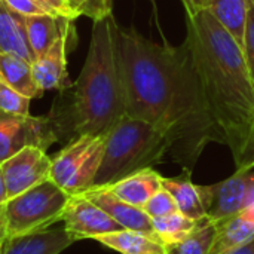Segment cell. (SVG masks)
Returning a JSON list of instances; mask_svg holds the SVG:
<instances>
[{"instance_id":"obj_1","label":"cell","mask_w":254,"mask_h":254,"mask_svg":"<svg viewBox=\"0 0 254 254\" xmlns=\"http://www.w3.org/2000/svg\"><path fill=\"white\" fill-rule=\"evenodd\" d=\"M116 45L127 115L162 131L176 162L192 170L207 144H225L186 42L156 43L118 25Z\"/></svg>"},{"instance_id":"obj_2","label":"cell","mask_w":254,"mask_h":254,"mask_svg":"<svg viewBox=\"0 0 254 254\" xmlns=\"http://www.w3.org/2000/svg\"><path fill=\"white\" fill-rule=\"evenodd\" d=\"M190 49L208 110L237 170L254 168V77L243 46L210 13L186 15Z\"/></svg>"},{"instance_id":"obj_3","label":"cell","mask_w":254,"mask_h":254,"mask_svg":"<svg viewBox=\"0 0 254 254\" xmlns=\"http://www.w3.org/2000/svg\"><path fill=\"white\" fill-rule=\"evenodd\" d=\"M116 28L113 15L94 21L80 74L71 88L61 91L49 113L61 138L106 134L127 115Z\"/></svg>"},{"instance_id":"obj_4","label":"cell","mask_w":254,"mask_h":254,"mask_svg":"<svg viewBox=\"0 0 254 254\" xmlns=\"http://www.w3.org/2000/svg\"><path fill=\"white\" fill-rule=\"evenodd\" d=\"M170 153L167 135L152 124L125 115L107 132L104 155L92 188L112 185L135 171L150 168Z\"/></svg>"},{"instance_id":"obj_5","label":"cell","mask_w":254,"mask_h":254,"mask_svg":"<svg viewBox=\"0 0 254 254\" xmlns=\"http://www.w3.org/2000/svg\"><path fill=\"white\" fill-rule=\"evenodd\" d=\"M68 196L51 179L3 204L7 240L48 231L61 220Z\"/></svg>"},{"instance_id":"obj_6","label":"cell","mask_w":254,"mask_h":254,"mask_svg":"<svg viewBox=\"0 0 254 254\" xmlns=\"http://www.w3.org/2000/svg\"><path fill=\"white\" fill-rule=\"evenodd\" d=\"M106 134L79 135L68 141L54 158L51 180L67 195L91 189L104 155Z\"/></svg>"},{"instance_id":"obj_7","label":"cell","mask_w":254,"mask_h":254,"mask_svg":"<svg viewBox=\"0 0 254 254\" xmlns=\"http://www.w3.org/2000/svg\"><path fill=\"white\" fill-rule=\"evenodd\" d=\"M60 140V132L49 115L31 116L0 112V164L24 147L34 146L46 150Z\"/></svg>"},{"instance_id":"obj_8","label":"cell","mask_w":254,"mask_h":254,"mask_svg":"<svg viewBox=\"0 0 254 254\" xmlns=\"http://www.w3.org/2000/svg\"><path fill=\"white\" fill-rule=\"evenodd\" d=\"M61 220L64 222V231L73 241L95 240L97 237L124 229L83 193L68 196Z\"/></svg>"},{"instance_id":"obj_9","label":"cell","mask_w":254,"mask_h":254,"mask_svg":"<svg viewBox=\"0 0 254 254\" xmlns=\"http://www.w3.org/2000/svg\"><path fill=\"white\" fill-rule=\"evenodd\" d=\"M52 158L46 150L34 146L24 147L4 162L1 170L7 189V196L13 198L51 179Z\"/></svg>"},{"instance_id":"obj_10","label":"cell","mask_w":254,"mask_h":254,"mask_svg":"<svg viewBox=\"0 0 254 254\" xmlns=\"http://www.w3.org/2000/svg\"><path fill=\"white\" fill-rule=\"evenodd\" d=\"M73 40H76V28L74 21H70L49 49L31 64L33 76L43 92L52 89L65 91L71 88L73 83L70 82L67 71V54L73 46Z\"/></svg>"},{"instance_id":"obj_11","label":"cell","mask_w":254,"mask_h":254,"mask_svg":"<svg viewBox=\"0 0 254 254\" xmlns=\"http://www.w3.org/2000/svg\"><path fill=\"white\" fill-rule=\"evenodd\" d=\"M162 188L173 195L180 213L196 220L210 216L214 201V185H195L192 182V170H185L179 177H162Z\"/></svg>"},{"instance_id":"obj_12","label":"cell","mask_w":254,"mask_h":254,"mask_svg":"<svg viewBox=\"0 0 254 254\" xmlns=\"http://www.w3.org/2000/svg\"><path fill=\"white\" fill-rule=\"evenodd\" d=\"M83 195L88 199H91L94 204H97L100 208H103L124 229L156 237L153 231V222L143 208H138L135 205H131L119 199L106 188H91L85 190Z\"/></svg>"},{"instance_id":"obj_13","label":"cell","mask_w":254,"mask_h":254,"mask_svg":"<svg viewBox=\"0 0 254 254\" xmlns=\"http://www.w3.org/2000/svg\"><path fill=\"white\" fill-rule=\"evenodd\" d=\"M101 188L109 189L119 199L138 208H143L147 201L159 189H162V176L150 167L135 171L112 185Z\"/></svg>"},{"instance_id":"obj_14","label":"cell","mask_w":254,"mask_h":254,"mask_svg":"<svg viewBox=\"0 0 254 254\" xmlns=\"http://www.w3.org/2000/svg\"><path fill=\"white\" fill-rule=\"evenodd\" d=\"M250 170H237L226 180L214 185V201L210 210L213 220L228 219L244 208Z\"/></svg>"},{"instance_id":"obj_15","label":"cell","mask_w":254,"mask_h":254,"mask_svg":"<svg viewBox=\"0 0 254 254\" xmlns=\"http://www.w3.org/2000/svg\"><path fill=\"white\" fill-rule=\"evenodd\" d=\"M254 240V216L241 210L240 213L217 220V231L210 254H223L240 249Z\"/></svg>"},{"instance_id":"obj_16","label":"cell","mask_w":254,"mask_h":254,"mask_svg":"<svg viewBox=\"0 0 254 254\" xmlns=\"http://www.w3.org/2000/svg\"><path fill=\"white\" fill-rule=\"evenodd\" d=\"M73 243L64 229L43 231L6 240L1 254H60Z\"/></svg>"},{"instance_id":"obj_17","label":"cell","mask_w":254,"mask_h":254,"mask_svg":"<svg viewBox=\"0 0 254 254\" xmlns=\"http://www.w3.org/2000/svg\"><path fill=\"white\" fill-rule=\"evenodd\" d=\"M0 52L15 54L24 60L34 63L24 16L13 12L3 0H0Z\"/></svg>"},{"instance_id":"obj_18","label":"cell","mask_w":254,"mask_h":254,"mask_svg":"<svg viewBox=\"0 0 254 254\" xmlns=\"http://www.w3.org/2000/svg\"><path fill=\"white\" fill-rule=\"evenodd\" d=\"M0 82L28 97L30 100L39 98L43 94L33 76L31 63L15 54L0 52Z\"/></svg>"},{"instance_id":"obj_19","label":"cell","mask_w":254,"mask_h":254,"mask_svg":"<svg viewBox=\"0 0 254 254\" xmlns=\"http://www.w3.org/2000/svg\"><path fill=\"white\" fill-rule=\"evenodd\" d=\"M94 241L119 254H167L165 244L158 237L129 229L106 234Z\"/></svg>"},{"instance_id":"obj_20","label":"cell","mask_w":254,"mask_h":254,"mask_svg":"<svg viewBox=\"0 0 254 254\" xmlns=\"http://www.w3.org/2000/svg\"><path fill=\"white\" fill-rule=\"evenodd\" d=\"M70 21H74V19L52 16V15L24 16L27 39H28L31 52L36 60L49 49V46L60 37V34L64 31V28L67 27Z\"/></svg>"},{"instance_id":"obj_21","label":"cell","mask_w":254,"mask_h":254,"mask_svg":"<svg viewBox=\"0 0 254 254\" xmlns=\"http://www.w3.org/2000/svg\"><path fill=\"white\" fill-rule=\"evenodd\" d=\"M252 0H211L210 13L234 36L243 46L246 22Z\"/></svg>"},{"instance_id":"obj_22","label":"cell","mask_w":254,"mask_h":254,"mask_svg":"<svg viewBox=\"0 0 254 254\" xmlns=\"http://www.w3.org/2000/svg\"><path fill=\"white\" fill-rule=\"evenodd\" d=\"M208 219H210V216L202 220H196V219H192L180 211H176V213L164 216V217L152 219V222H153V231H155L156 237L167 247V246L177 244V243L183 241L185 238H188L190 234H193L196 229H199Z\"/></svg>"},{"instance_id":"obj_23","label":"cell","mask_w":254,"mask_h":254,"mask_svg":"<svg viewBox=\"0 0 254 254\" xmlns=\"http://www.w3.org/2000/svg\"><path fill=\"white\" fill-rule=\"evenodd\" d=\"M217 231V222L211 217L183 241L167 246V254H210Z\"/></svg>"},{"instance_id":"obj_24","label":"cell","mask_w":254,"mask_h":254,"mask_svg":"<svg viewBox=\"0 0 254 254\" xmlns=\"http://www.w3.org/2000/svg\"><path fill=\"white\" fill-rule=\"evenodd\" d=\"M30 98L0 82V112L7 115H30Z\"/></svg>"},{"instance_id":"obj_25","label":"cell","mask_w":254,"mask_h":254,"mask_svg":"<svg viewBox=\"0 0 254 254\" xmlns=\"http://www.w3.org/2000/svg\"><path fill=\"white\" fill-rule=\"evenodd\" d=\"M77 16H86L92 21H100L112 13L113 0H67Z\"/></svg>"},{"instance_id":"obj_26","label":"cell","mask_w":254,"mask_h":254,"mask_svg":"<svg viewBox=\"0 0 254 254\" xmlns=\"http://www.w3.org/2000/svg\"><path fill=\"white\" fill-rule=\"evenodd\" d=\"M143 210L147 213V216L150 219H156V217H164L168 214H173L176 211H179L176 199L173 198V195L167 190V189H159L149 201L147 204L143 207Z\"/></svg>"},{"instance_id":"obj_27","label":"cell","mask_w":254,"mask_h":254,"mask_svg":"<svg viewBox=\"0 0 254 254\" xmlns=\"http://www.w3.org/2000/svg\"><path fill=\"white\" fill-rule=\"evenodd\" d=\"M243 49H244V55L247 58V64L250 67V71L254 77V0H252L250 7H249Z\"/></svg>"},{"instance_id":"obj_28","label":"cell","mask_w":254,"mask_h":254,"mask_svg":"<svg viewBox=\"0 0 254 254\" xmlns=\"http://www.w3.org/2000/svg\"><path fill=\"white\" fill-rule=\"evenodd\" d=\"M13 12L22 16H34V15H51L42 4L36 0H3ZM54 16V15H52Z\"/></svg>"},{"instance_id":"obj_29","label":"cell","mask_w":254,"mask_h":254,"mask_svg":"<svg viewBox=\"0 0 254 254\" xmlns=\"http://www.w3.org/2000/svg\"><path fill=\"white\" fill-rule=\"evenodd\" d=\"M39 4H42L51 15L54 16H61V18H70V19H77L79 16L76 12L71 9L67 0H36Z\"/></svg>"},{"instance_id":"obj_30","label":"cell","mask_w":254,"mask_h":254,"mask_svg":"<svg viewBox=\"0 0 254 254\" xmlns=\"http://www.w3.org/2000/svg\"><path fill=\"white\" fill-rule=\"evenodd\" d=\"M185 9H186V15H196L199 12L208 10L211 0H182Z\"/></svg>"},{"instance_id":"obj_31","label":"cell","mask_w":254,"mask_h":254,"mask_svg":"<svg viewBox=\"0 0 254 254\" xmlns=\"http://www.w3.org/2000/svg\"><path fill=\"white\" fill-rule=\"evenodd\" d=\"M7 199H9V196H7V189H6L4 176H3V170H1V164H0V205H3Z\"/></svg>"},{"instance_id":"obj_32","label":"cell","mask_w":254,"mask_h":254,"mask_svg":"<svg viewBox=\"0 0 254 254\" xmlns=\"http://www.w3.org/2000/svg\"><path fill=\"white\" fill-rule=\"evenodd\" d=\"M6 223H4V213H3V205H0V247L6 243Z\"/></svg>"},{"instance_id":"obj_33","label":"cell","mask_w":254,"mask_h":254,"mask_svg":"<svg viewBox=\"0 0 254 254\" xmlns=\"http://www.w3.org/2000/svg\"><path fill=\"white\" fill-rule=\"evenodd\" d=\"M223 254H254V240L240 249H235V250H231V252Z\"/></svg>"},{"instance_id":"obj_34","label":"cell","mask_w":254,"mask_h":254,"mask_svg":"<svg viewBox=\"0 0 254 254\" xmlns=\"http://www.w3.org/2000/svg\"><path fill=\"white\" fill-rule=\"evenodd\" d=\"M3 246H4V244H3ZM3 246L0 247V254H1V252H3Z\"/></svg>"}]
</instances>
